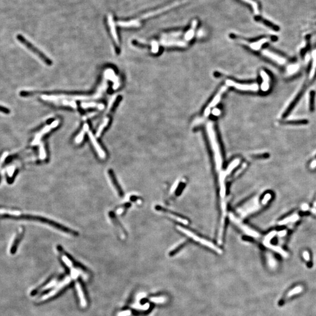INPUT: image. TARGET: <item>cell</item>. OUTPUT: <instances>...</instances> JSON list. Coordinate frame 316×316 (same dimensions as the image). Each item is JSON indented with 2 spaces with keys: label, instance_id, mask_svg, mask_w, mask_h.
<instances>
[{
  "label": "cell",
  "instance_id": "obj_20",
  "mask_svg": "<svg viewBox=\"0 0 316 316\" xmlns=\"http://www.w3.org/2000/svg\"><path fill=\"white\" fill-rule=\"evenodd\" d=\"M308 123H309V121L306 119L298 120L287 121L285 122V124L291 125V126H302V125H306Z\"/></svg>",
  "mask_w": 316,
  "mask_h": 316
},
{
  "label": "cell",
  "instance_id": "obj_12",
  "mask_svg": "<svg viewBox=\"0 0 316 316\" xmlns=\"http://www.w3.org/2000/svg\"><path fill=\"white\" fill-rule=\"evenodd\" d=\"M70 277H66L65 279L63 281H62L60 283H59L57 287H56L55 289L54 290H53L52 291H50L49 293L46 295L45 296L42 297V300H46L49 298H50V297L52 296H54L55 295H56L58 291H59L60 290L62 289V287H63L64 286H65L66 285H67V284H69L70 283Z\"/></svg>",
  "mask_w": 316,
  "mask_h": 316
},
{
  "label": "cell",
  "instance_id": "obj_27",
  "mask_svg": "<svg viewBox=\"0 0 316 316\" xmlns=\"http://www.w3.org/2000/svg\"><path fill=\"white\" fill-rule=\"evenodd\" d=\"M79 274V271H77V270H76L74 268H71V277L73 278V279H76L78 275Z\"/></svg>",
  "mask_w": 316,
  "mask_h": 316
},
{
  "label": "cell",
  "instance_id": "obj_8",
  "mask_svg": "<svg viewBox=\"0 0 316 316\" xmlns=\"http://www.w3.org/2000/svg\"><path fill=\"white\" fill-rule=\"evenodd\" d=\"M306 87L305 86L303 87V89L298 93V94L296 95V97L295 98V99L290 104V105L288 107V108L286 109L285 112L283 113V114L282 116L283 118H286V117H287V116L291 114V112L295 108V107H296V104L299 103V101L300 100L301 97L303 95V94L305 93V91L306 90Z\"/></svg>",
  "mask_w": 316,
  "mask_h": 316
},
{
  "label": "cell",
  "instance_id": "obj_31",
  "mask_svg": "<svg viewBox=\"0 0 316 316\" xmlns=\"http://www.w3.org/2000/svg\"><path fill=\"white\" fill-rule=\"evenodd\" d=\"M40 156H41V158H45V149L44 148V146L42 145L40 146Z\"/></svg>",
  "mask_w": 316,
  "mask_h": 316
},
{
  "label": "cell",
  "instance_id": "obj_15",
  "mask_svg": "<svg viewBox=\"0 0 316 316\" xmlns=\"http://www.w3.org/2000/svg\"><path fill=\"white\" fill-rule=\"evenodd\" d=\"M301 291H302V288H301V287H300V286L296 287L294 289H293V290H291V291H289V293H288V294L285 296L284 298L281 299L280 301H279V305H283L287 300H289L290 298H291V296H295L296 294H297L299 292H300Z\"/></svg>",
  "mask_w": 316,
  "mask_h": 316
},
{
  "label": "cell",
  "instance_id": "obj_21",
  "mask_svg": "<svg viewBox=\"0 0 316 316\" xmlns=\"http://www.w3.org/2000/svg\"><path fill=\"white\" fill-rule=\"evenodd\" d=\"M109 121H110V119H109L108 117H106V118L104 119L103 122H102V124H101L100 126H99L98 130L97 131V132H96V136L97 137H99L101 135V133H102V132L104 130V129L108 124Z\"/></svg>",
  "mask_w": 316,
  "mask_h": 316
},
{
  "label": "cell",
  "instance_id": "obj_19",
  "mask_svg": "<svg viewBox=\"0 0 316 316\" xmlns=\"http://www.w3.org/2000/svg\"><path fill=\"white\" fill-rule=\"evenodd\" d=\"M81 107L83 108H98L99 110H103L104 108V105L103 104H98L95 103H82Z\"/></svg>",
  "mask_w": 316,
  "mask_h": 316
},
{
  "label": "cell",
  "instance_id": "obj_29",
  "mask_svg": "<svg viewBox=\"0 0 316 316\" xmlns=\"http://www.w3.org/2000/svg\"><path fill=\"white\" fill-rule=\"evenodd\" d=\"M56 284V281H52L51 282H50L49 284H48L46 286H45L43 287L44 289H48L49 288H50L52 286H55Z\"/></svg>",
  "mask_w": 316,
  "mask_h": 316
},
{
  "label": "cell",
  "instance_id": "obj_25",
  "mask_svg": "<svg viewBox=\"0 0 316 316\" xmlns=\"http://www.w3.org/2000/svg\"><path fill=\"white\" fill-rule=\"evenodd\" d=\"M159 52V45L158 44L153 41L152 42V52L153 53H157Z\"/></svg>",
  "mask_w": 316,
  "mask_h": 316
},
{
  "label": "cell",
  "instance_id": "obj_13",
  "mask_svg": "<svg viewBox=\"0 0 316 316\" xmlns=\"http://www.w3.org/2000/svg\"><path fill=\"white\" fill-rule=\"evenodd\" d=\"M161 44L165 46H178V47H186L187 44L183 40H175V39H163L161 41Z\"/></svg>",
  "mask_w": 316,
  "mask_h": 316
},
{
  "label": "cell",
  "instance_id": "obj_23",
  "mask_svg": "<svg viewBox=\"0 0 316 316\" xmlns=\"http://www.w3.org/2000/svg\"><path fill=\"white\" fill-rule=\"evenodd\" d=\"M242 1H244L245 2L247 3V4H250V5H251V6H252V8H253V10H254V11H255V13H258V5H257V4H256V3H255L254 1H252V0H242Z\"/></svg>",
  "mask_w": 316,
  "mask_h": 316
},
{
  "label": "cell",
  "instance_id": "obj_22",
  "mask_svg": "<svg viewBox=\"0 0 316 316\" xmlns=\"http://www.w3.org/2000/svg\"><path fill=\"white\" fill-rule=\"evenodd\" d=\"M315 95L316 93L314 90H312L310 93V100H309V108L311 112H313L315 107H314V100H315Z\"/></svg>",
  "mask_w": 316,
  "mask_h": 316
},
{
  "label": "cell",
  "instance_id": "obj_14",
  "mask_svg": "<svg viewBox=\"0 0 316 316\" xmlns=\"http://www.w3.org/2000/svg\"><path fill=\"white\" fill-rule=\"evenodd\" d=\"M53 103L57 105H66V106H69L73 108H77V104L75 101L70 100H67V99H61L58 100L54 101Z\"/></svg>",
  "mask_w": 316,
  "mask_h": 316
},
{
  "label": "cell",
  "instance_id": "obj_1",
  "mask_svg": "<svg viewBox=\"0 0 316 316\" xmlns=\"http://www.w3.org/2000/svg\"><path fill=\"white\" fill-rule=\"evenodd\" d=\"M108 87L107 83L106 81H104L100 87L98 89L97 93L93 95H42V98L46 101H48L50 102H53L54 101L61 100V99H67L70 100H90V99H97L101 97L104 91L106 90Z\"/></svg>",
  "mask_w": 316,
  "mask_h": 316
},
{
  "label": "cell",
  "instance_id": "obj_17",
  "mask_svg": "<svg viewBox=\"0 0 316 316\" xmlns=\"http://www.w3.org/2000/svg\"><path fill=\"white\" fill-rule=\"evenodd\" d=\"M196 26H197V21H193L190 30H188L185 35V39L186 41H189L193 38L194 35H195V30L196 29Z\"/></svg>",
  "mask_w": 316,
  "mask_h": 316
},
{
  "label": "cell",
  "instance_id": "obj_18",
  "mask_svg": "<svg viewBox=\"0 0 316 316\" xmlns=\"http://www.w3.org/2000/svg\"><path fill=\"white\" fill-rule=\"evenodd\" d=\"M89 130V126L87 124H85V125L83 126V130L81 131L79 133V134L78 135L76 136L75 139V142L76 144H80L81 142L83 140V138H84V136L85 135V133L86 132H88Z\"/></svg>",
  "mask_w": 316,
  "mask_h": 316
},
{
  "label": "cell",
  "instance_id": "obj_30",
  "mask_svg": "<svg viewBox=\"0 0 316 316\" xmlns=\"http://www.w3.org/2000/svg\"><path fill=\"white\" fill-rule=\"evenodd\" d=\"M131 314V312L130 310H126V311H122L118 314V316H129Z\"/></svg>",
  "mask_w": 316,
  "mask_h": 316
},
{
  "label": "cell",
  "instance_id": "obj_16",
  "mask_svg": "<svg viewBox=\"0 0 316 316\" xmlns=\"http://www.w3.org/2000/svg\"><path fill=\"white\" fill-rule=\"evenodd\" d=\"M76 289L77 291L78 295L79 296V298L80 300L81 306H82L83 307H85L87 305V303H86V300H85V295H84L83 291L81 289L80 285L79 282L76 283Z\"/></svg>",
  "mask_w": 316,
  "mask_h": 316
},
{
  "label": "cell",
  "instance_id": "obj_26",
  "mask_svg": "<svg viewBox=\"0 0 316 316\" xmlns=\"http://www.w3.org/2000/svg\"><path fill=\"white\" fill-rule=\"evenodd\" d=\"M130 206V203H126V204H124L122 207H121L120 208H118L117 210V213L118 214L122 213L124 211V210L126 209V208H128Z\"/></svg>",
  "mask_w": 316,
  "mask_h": 316
},
{
  "label": "cell",
  "instance_id": "obj_2",
  "mask_svg": "<svg viewBox=\"0 0 316 316\" xmlns=\"http://www.w3.org/2000/svg\"><path fill=\"white\" fill-rule=\"evenodd\" d=\"M206 131L210 142L211 146L214 151L216 161L218 164L221 163V156L220 147L217 140L216 132L214 128V124L212 122H207L206 125Z\"/></svg>",
  "mask_w": 316,
  "mask_h": 316
},
{
  "label": "cell",
  "instance_id": "obj_32",
  "mask_svg": "<svg viewBox=\"0 0 316 316\" xmlns=\"http://www.w3.org/2000/svg\"><path fill=\"white\" fill-rule=\"evenodd\" d=\"M304 257L306 258V259H307V261H309V255L307 252H305L304 253Z\"/></svg>",
  "mask_w": 316,
  "mask_h": 316
},
{
  "label": "cell",
  "instance_id": "obj_9",
  "mask_svg": "<svg viewBox=\"0 0 316 316\" xmlns=\"http://www.w3.org/2000/svg\"><path fill=\"white\" fill-rule=\"evenodd\" d=\"M104 77H105V79H108V80H110L112 81L114 83L113 85V89L114 90H116L118 88L119 85H120V83H119V79L118 77L116 75L114 70L109 69H107L105 71L104 73Z\"/></svg>",
  "mask_w": 316,
  "mask_h": 316
},
{
  "label": "cell",
  "instance_id": "obj_3",
  "mask_svg": "<svg viewBox=\"0 0 316 316\" xmlns=\"http://www.w3.org/2000/svg\"><path fill=\"white\" fill-rule=\"evenodd\" d=\"M16 38L20 42H21L22 44H23L25 47H26L29 50L32 52L35 55L37 56L40 59V60H42L43 62H44L46 65H47L48 66H51L52 65V61L50 60L48 56H46L39 49H38L36 47H35V46L32 43H30L29 40H27L22 35L18 34L16 36Z\"/></svg>",
  "mask_w": 316,
  "mask_h": 316
},
{
  "label": "cell",
  "instance_id": "obj_6",
  "mask_svg": "<svg viewBox=\"0 0 316 316\" xmlns=\"http://www.w3.org/2000/svg\"><path fill=\"white\" fill-rule=\"evenodd\" d=\"M59 124V120H55L53 122H52V124H50L49 126H46L45 127H44L42 130L40 131L39 133H38L36 136H35V140L33 141L32 142V144L33 145H35V144H38L39 141H40L41 138L45 134H46L47 132H48L49 131H50L53 128H55L56 127H57L58 125Z\"/></svg>",
  "mask_w": 316,
  "mask_h": 316
},
{
  "label": "cell",
  "instance_id": "obj_33",
  "mask_svg": "<svg viewBox=\"0 0 316 316\" xmlns=\"http://www.w3.org/2000/svg\"><path fill=\"white\" fill-rule=\"evenodd\" d=\"M316 73H315V75H314V79H316Z\"/></svg>",
  "mask_w": 316,
  "mask_h": 316
},
{
  "label": "cell",
  "instance_id": "obj_4",
  "mask_svg": "<svg viewBox=\"0 0 316 316\" xmlns=\"http://www.w3.org/2000/svg\"><path fill=\"white\" fill-rule=\"evenodd\" d=\"M226 83V85L233 87L239 90L255 91L258 89V85L256 84H241L231 80H227Z\"/></svg>",
  "mask_w": 316,
  "mask_h": 316
},
{
  "label": "cell",
  "instance_id": "obj_10",
  "mask_svg": "<svg viewBox=\"0 0 316 316\" xmlns=\"http://www.w3.org/2000/svg\"><path fill=\"white\" fill-rule=\"evenodd\" d=\"M88 135H89V138L93 146L94 147V148H95V150L97 151L98 155L102 159L105 158V156H106L105 152H104V151H103V149L101 148V147L100 146V145L98 144L97 140H96V139H95L94 135L93 134V133L91 131H88Z\"/></svg>",
  "mask_w": 316,
  "mask_h": 316
},
{
  "label": "cell",
  "instance_id": "obj_7",
  "mask_svg": "<svg viewBox=\"0 0 316 316\" xmlns=\"http://www.w3.org/2000/svg\"><path fill=\"white\" fill-rule=\"evenodd\" d=\"M109 217H110V218L111 220L112 221V224H114V226L116 227V230L118 231L119 234L121 236V237L122 238L124 239L126 238V233L125 229L123 228V227L121 224L120 222H119L118 220L116 217V215L112 212H110L109 213Z\"/></svg>",
  "mask_w": 316,
  "mask_h": 316
},
{
  "label": "cell",
  "instance_id": "obj_24",
  "mask_svg": "<svg viewBox=\"0 0 316 316\" xmlns=\"http://www.w3.org/2000/svg\"><path fill=\"white\" fill-rule=\"evenodd\" d=\"M62 259L63 261L65 263V264L67 266L69 267L70 268H72V267H73L72 262L71 261V260L67 256H66L65 255H62Z\"/></svg>",
  "mask_w": 316,
  "mask_h": 316
},
{
  "label": "cell",
  "instance_id": "obj_28",
  "mask_svg": "<svg viewBox=\"0 0 316 316\" xmlns=\"http://www.w3.org/2000/svg\"><path fill=\"white\" fill-rule=\"evenodd\" d=\"M211 112L213 114V115L214 116H219L221 114V111L218 108H214Z\"/></svg>",
  "mask_w": 316,
  "mask_h": 316
},
{
  "label": "cell",
  "instance_id": "obj_11",
  "mask_svg": "<svg viewBox=\"0 0 316 316\" xmlns=\"http://www.w3.org/2000/svg\"><path fill=\"white\" fill-rule=\"evenodd\" d=\"M108 176L110 177V179H111V183H112V185L114 186V187L115 188L117 193H118V195H119V196H120L121 197H123V196H124V192H123V191L122 190L120 186L118 184V181H117V179H116L114 172L112 171L111 169H110V170H108Z\"/></svg>",
  "mask_w": 316,
  "mask_h": 316
},
{
  "label": "cell",
  "instance_id": "obj_5",
  "mask_svg": "<svg viewBox=\"0 0 316 316\" xmlns=\"http://www.w3.org/2000/svg\"><path fill=\"white\" fill-rule=\"evenodd\" d=\"M226 90H227L226 86L222 87L221 89L217 93V94L214 96V98L211 101L210 103L207 106V107H206L204 112V117L205 118L208 117L210 115L211 112V108L215 107L220 102V99H221V95H222V94L226 91Z\"/></svg>",
  "mask_w": 316,
  "mask_h": 316
}]
</instances>
